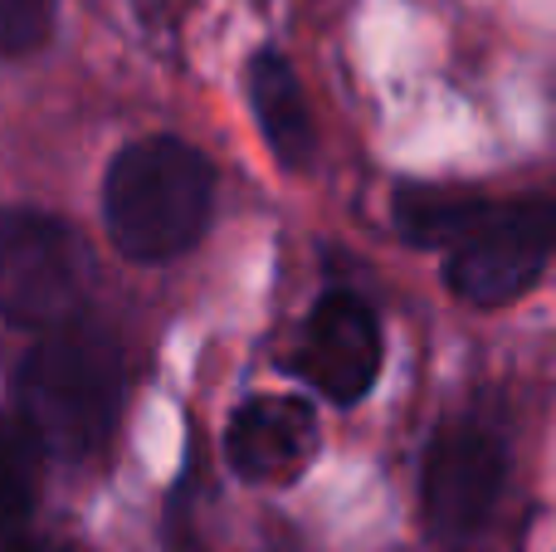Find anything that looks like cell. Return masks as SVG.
<instances>
[{
    "label": "cell",
    "instance_id": "cell-1",
    "mask_svg": "<svg viewBox=\"0 0 556 552\" xmlns=\"http://www.w3.org/2000/svg\"><path fill=\"white\" fill-rule=\"evenodd\" d=\"M215 176L195 147L142 137L108 166L103 221L113 244L137 264H166L201 240L211 221Z\"/></svg>",
    "mask_w": 556,
    "mask_h": 552
},
{
    "label": "cell",
    "instance_id": "cell-2",
    "mask_svg": "<svg viewBox=\"0 0 556 552\" xmlns=\"http://www.w3.org/2000/svg\"><path fill=\"white\" fill-rule=\"evenodd\" d=\"M123 362L113 338L59 323L20 367V426L49 455H93L117 426Z\"/></svg>",
    "mask_w": 556,
    "mask_h": 552
},
{
    "label": "cell",
    "instance_id": "cell-3",
    "mask_svg": "<svg viewBox=\"0 0 556 552\" xmlns=\"http://www.w3.org/2000/svg\"><path fill=\"white\" fill-rule=\"evenodd\" d=\"M93 260L64 221L45 211H0V313L25 328L74 323Z\"/></svg>",
    "mask_w": 556,
    "mask_h": 552
},
{
    "label": "cell",
    "instance_id": "cell-4",
    "mask_svg": "<svg viewBox=\"0 0 556 552\" xmlns=\"http://www.w3.org/2000/svg\"><path fill=\"white\" fill-rule=\"evenodd\" d=\"M552 240H556V215L542 196L513 205V211H493L489 205L483 221L464 240H454L450 254L454 293L464 303H479V309L513 303L542 279V269L552 260Z\"/></svg>",
    "mask_w": 556,
    "mask_h": 552
},
{
    "label": "cell",
    "instance_id": "cell-5",
    "mask_svg": "<svg viewBox=\"0 0 556 552\" xmlns=\"http://www.w3.org/2000/svg\"><path fill=\"white\" fill-rule=\"evenodd\" d=\"M508 455L483 426H444L425 455V518L434 538L464 543L489 524L503 494Z\"/></svg>",
    "mask_w": 556,
    "mask_h": 552
},
{
    "label": "cell",
    "instance_id": "cell-6",
    "mask_svg": "<svg viewBox=\"0 0 556 552\" xmlns=\"http://www.w3.org/2000/svg\"><path fill=\"white\" fill-rule=\"evenodd\" d=\"M298 381L317 391V397L352 406L371 391L376 372H381V328L376 313L352 293H327L303 323L293 357H288Z\"/></svg>",
    "mask_w": 556,
    "mask_h": 552
},
{
    "label": "cell",
    "instance_id": "cell-7",
    "mask_svg": "<svg viewBox=\"0 0 556 552\" xmlns=\"http://www.w3.org/2000/svg\"><path fill=\"white\" fill-rule=\"evenodd\" d=\"M317 450V421L307 401L254 397L235 411L225 455L250 479H293Z\"/></svg>",
    "mask_w": 556,
    "mask_h": 552
},
{
    "label": "cell",
    "instance_id": "cell-8",
    "mask_svg": "<svg viewBox=\"0 0 556 552\" xmlns=\"http://www.w3.org/2000/svg\"><path fill=\"white\" fill-rule=\"evenodd\" d=\"M250 103L254 117L264 127V142L274 147V156L283 166H307L313 162V123H307V103H303V88H298L293 68L283 64L278 54H260L250 64Z\"/></svg>",
    "mask_w": 556,
    "mask_h": 552
},
{
    "label": "cell",
    "instance_id": "cell-9",
    "mask_svg": "<svg viewBox=\"0 0 556 552\" xmlns=\"http://www.w3.org/2000/svg\"><path fill=\"white\" fill-rule=\"evenodd\" d=\"M489 211V196L464 186H401L395 191V225L410 244H454Z\"/></svg>",
    "mask_w": 556,
    "mask_h": 552
},
{
    "label": "cell",
    "instance_id": "cell-10",
    "mask_svg": "<svg viewBox=\"0 0 556 552\" xmlns=\"http://www.w3.org/2000/svg\"><path fill=\"white\" fill-rule=\"evenodd\" d=\"M39 455L20 421H0V514L5 518H25L35 504V485H39Z\"/></svg>",
    "mask_w": 556,
    "mask_h": 552
},
{
    "label": "cell",
    "instance_id": "cell-11",
    "mask_svg": "<svg viewBox=\"0 0 556 552\" xmlns=\"http://www.w3.org/2000/svg\"><path fill=\"white\" fill-rule=\"evenodd\" d=\"M54 29V0H0V59L39 49Z\"/></svg>",
    "mask_w": 556,
    "mask_h": 552
}]
</instances>
